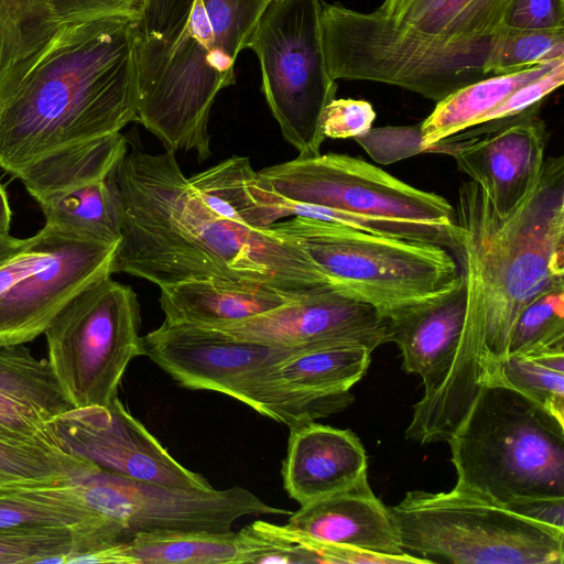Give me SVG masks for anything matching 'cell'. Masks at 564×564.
I'll return each instance as SVG.
<instances>
[{"label": "cell", "instance_id": "6da1fadb", "mask_svg": "<svg viewBox=\"0 0 564 564\" xmlns=\"http://www.w3.org/2000/svg\"><path fill=\"white\" fill-rule=\"evenodd\" d=\"M454 209L464 328L444 380L416 404L426 423L444 431L466 415L485 365L506 355L521 312L541 294L564 288V158H545L531 192L508 215L498 214L473 181L460 184Z\"/></svg>", "mask_w": 564, "mask_h": 564}, {"label": "cell", "instance_id": "7a4b0ae2", "mask_svg": "<svg viewBox=\"0 0 564 564\" xmlns=\"http://www.w3.org/2000/svg\"><path fill=\"white\" fill-rule=\"evenodd\" d=\"M126 137L116 169L124 215L112 274L159 288L204 279L263 283L292 300L324 289L292 241L271 227L253 229L218 216L193 189L173 152L152 154L138 133Z\"/></svg>", "mask_w": 564, "mask_h": 564}, {"label": "cell", "instance_id": "3957f363", "mask_svg": "<svg viewBox=\"0 0 564 564\" xmlns=\"http://www.w3.org/2000/svg\"><path fill=\"white\" fill-rule=\"evenodd\" d=\"M141 15L58 23L0 74V169L14 178L43 160L137 121Z\"/></svg>", "mask_w": 564, "mask_h": 564}, {"label": "cell", "instance_id": "277c9868", "mask_svg": "<svg viewBox=\"0 0 564 564\" xmlns=\"http://www.w3.org/2000/svg\"><path fill=\"white\" fill-rule=\"evenodd\" d=\"M269 0H194L178 36L140 53L137 121L165 151L210 154L208 122L220 90L235 84V63Z\"/></svg>", "mask_w": 564, "mask_h": 564}, {"label": "cell", "instance_id": "5b68a950", "mask_svg": "<svg viewBox=\"0 0 564 564\" xmlns=\"http://www.w3.org/2000/svg\"><path fill=\"white\" fill-rule=\"evenodd\" d=\"M446 442L460 492L503 508L564 498V422L511 388L482 382Z\"/></svg>", "mask_w": 564, "mask_h": 564}, {"label": "cell", "instance_id": "8992f818", "mask_svg": "<svg viewBox=\"0 0 564 564\" xmlns=\"http://www.w3.org/2000/svg\"><path fill=\"white\" fill-rule=\"evenodd\" d=\"M271 228L304 252L326 290L369 304L386 319L441 297L462 279L453 256L437 245L302 216Z\"/></svg>", "mask_w": 564, "mask_h": 564}, {"label": "cell", "instance_id": "52a82bcc", "mask_svg": "<svg viewBox=\"0 0 564 564\" xmlns=\"http://www.w3.org/2000/svg\"><path fill=\"white\" fill-rule=\"evenodd\" d=\"M402 550L427 563L563 564L564 530L456 489L390 507Z\"/></svg>", "mask_w": 564, "mask_h": 564}, {"label": "cell", "instance_id": "ba28073f", "mask_svg": "<svg viewBox=\"0 0 564 564\" xmlns=\"http://www.w3.org/2000/svg\"><path fill=\"white\" fill-rule=\"evenodd\" d=\"M323 0H269L248 39L260 64L262 89L281 133L299 156L321 154V120L335 98L326 65Z\"/></svg>", "mask_w": 564, "mask_h": 564}, {"label": "cell", "instance_id": "9c48e42d", "mask_svg": "<svg viewBox=\"0 0 564 564\" xmlns=\"http://www.w3.org/2000/svg\"><path fill=\"white\" fill-rule=\"evenodd\" d=\"M140 304L131 286L101 279L76 294L44 335L47 361L72 408L108 405L141 356Z\"/></svg>", "mask_w": 564, "mask_h": 564}, {"label": "cell", "instance_id": "30bf717a", "mask_svg": "<svg viewBox=\"0 0 564 564\" xmlns=\"http://www.w3.org/2000/svg\"><path fill=\"white\" fill-rule=\"evenodd\" d=\"M120 242L107 243L45 224L0 264V346L44 334L80 291L111 276Z\"/></svg>", "mask_w": 564, "mask_h": 564}, {"label": "cell", "instance_id": "8fae6325", "mask_svg": "<svg viewBox=\"0 0 564 564\" xmlns=\"http://www.w3.org/2000/svg\"><path fill=\"white\" fill-rule=\"evenodd\" d=\"M258 174L265 187L293 202L437 228L453 236L455 209L443 196L413 187L360 158L297 156Z\"/></svg>", "mask_w": 564, "mask_h": 564}, {"label": "cell", "instance_id": "7c38bea8", "mask_svg": "<svg viewBox=\"0 0 564 564\" xmlns=\"http://www.w3.org/2000/svg\"><path fill=\"white\" fill-rule=\"evenodd\" d=\"M83 502L130 533L228 532L245 516L291 514L242 487L195 489L130 478L97 465L72 479Z\"/></svg>", "mask_w": 564, "mask_h": 564}, {"label": "cell", "instance_id": "4fadbf2b", "mask_svg": "<svg viewBox=\"0 0 564 564\" xmlns=\"http://www.w3.org/2000/svg\"><path fill=\"white\" fill-rule=\"evenodd\" d=\"M127 148L126 134H110L50 156L19 180L37 202L45 224L117 243L124 210L116 169Z\"/></svg>", "mask_w": 564, "mask_h": 564}, {"label": "cell", "instance_id": "5bb4252c", "mask_svg": "<svg viewBox=\"0 0 564 564\" xmlns=\"http://www.w3.org/2000/svg\"><path fill=\"white\" fill-rule=\"evenodd\" d=\"M48 423L66 451L101 469L165 486L214 488L170 455L118 395L108 405L73 408Z\"/></svg>", "mask_w": 564, "mask_h": 564}, {"label": "cell", "instance_id": "9a60e30c", "mask_svg": "<svg viewBox=\"0 0 564 564\" xmlns=\"http://www.w3.org/2000/svg\"><path fill=\"white\" fill-rule=\"evenodd\" d=\"M308 348L267 345L221 329L166 321L141 336V355L178 384L229 395L240 380Z\"/></svg>", "mask_w": 564, "mask_h": 564}, {"label": "cell", "instance_id": "2e32d148", "mask_svg": "<svg viewBox=\"0 0 564 564\" xmlns=\"http://www.w3.org/2000/svg\"><path fill=\"white\" fill-rule=\"evenodd\" d=\"M267 345L314 348L362 345L372 351L387 343V319L371 305L319 290L256 316L209 326Z\"/></svg>", "mask_w": 564, "mask_h": 564}, {"label": "cell", "instance_id": "e0dca14e", "mask_svg": "<svg viewBox=\"0 0 564 564\" xmlns=\"http://www.w3.org/2000/svg\"><path fill=\"white\" fill-rule=\"evenodd\" d=\"M371 352L356 344L303 349L249 373L228 397L286 425L311 395L349 391L365 376Z\"/></svg>", "mask_w": 564, "mask_h": 564}, {"label": "cell", "instance_id": "ac0fdd59", "mask_svg": "<svg viewBox=\"0 0 564 564\" xmlns=\"http://www.w3.org/2000/svg\"><path fill=\"white\" fill-rule=\"evenodd\" d=\"M512 0H384L375 10L436 53L489 63Z\"/></svg>", "mask_w": 564, "mask_h": 564}, {"label": "cell", "instance_id": "d6986e66", "mask_svg": "<svg viewBox=\"0 0 564 564\" xmlns=\"http://www.w3.org/2000/svg\"><path fill=\"white\" fill-rule=\"evenodd\" d=\"M457 141L452 156L459 171L485 191L498 214L508 215L541 173L547 131L543 120L532 115L498 131Z\"/></svg>", "mask_w": 564, "mask_h": 564}, {"label": "cell", "instance_id": "ffe728a7", "mask_svg": "<svg viewBox=\"0 0 564 564\" xmlns=\"http://www.w3.org/2000/svg\"><path fill=\"white\" fill-rule=\"evenodd\" d=\"M283 487L301 506L343 491L367 475L362 443L350 430L308 422L290 427Z\"/></svg>", "mask_w": 564, "mask_h": 564}, {"label": "cell", "instance_id": "44dd1931", "mask_svg": "<svg viewBox=\"0 0 564 564\" xmlns=\"http://www.w3.org/2000/svg\"><path fill=\"white\" fill-rule=\"evenodd\" d=\"M466 295L463 279L441 297L387 318V343L402 356V369L420 376L421 399L431 397L449 370L462 338Z\"/></svg>", "mask_w": 564, "mask_h": 564}, {"label": "cell", "instance_id": "7402d4cb", "mask_svg": "<svg viewBox=\"0 0 564 564\" xmlns=\"http://www.w3.org/2000/svg\"><path fill=\"white\" fill-rule=\"evenodd\" d=\"M285 525L323 542L391 555L406 553L390 508L373 494L367 475L343 491L301 506Z\"/></svg>", "mask_w": 564, "mask_h": 564}, {"label": "cell", "instance_id": "603a6c76", "mask_svg": "<svg viewBox=\"0 0 564 564\" xmlns=\"http://www.w3.org/2000/svg\"><path fill=\"white\" fill-rule=\"evenodd\" d=\"M292 299L263 283L186 280L160 288L164 321L219 326L279 307Z\"/></svg>", "mask_w": 564, "mask_h": 564}, {"label": "cell", "instance_id": "cb8c5ba5", "mask_svg": "<svg viewBox=\"0 0 564 564\" xmlns=\"http://www.w3.org/2000/svg\"><path fill=\"white\" fill-rule=\"evenodd\" d=\"M237 532L159 531L76 556L73 563L238 564Z\"/></svg>", "mask_w": 564, "mask_h": 564}, {"label": "cell", "instance_id": "d4e9b609", "mask_svg": "<svg viewBox=\"0 0 564 564\" xmlns=\"http://www.w3.org/2000/svg\"><path fill=\"white\" fill-rule=\"evenodd\" d=\"M203 203L215 214L253 229H265L283 216L247 156H231L188 177Z\"/></svg>", "mask_w": 564, "mask_h": 564}, {"label": "cell", "instance_id": "484cf974", "mask_svg": "<svg viewBox=\"0 0 564 564\" xmlns=\"http://www.w3.org/2000/svg\"><path fill=\"white\" fill-rule=\"evenodd\" d=\"M132 538L112 520L83 528H4L0 529V564L70 563L78 555Z\"/></svg>", "mask_w": 564, "mask_h": 564}, {"label": "cell", "instance_id": "4316f807", "mask_svg": "<svg viewBox=\"0 0 564 564\" xmlns=\"http://www.w3.org/2000/svg\"><path fill=\"white\" fill-rule=\"evenodd\" d=\"M563 59L561 57L482 78L436 102L434 110L421 122L423 144L427 152L430 145L476 126L516 89L540 77Z\"/></svg>", "mask_w": 564, "mask_h": 564}, {"label": "cell", "instance_id": "83f0119b", "mask_svg": "<svg viewBox=\"0 0 564 564\" xmlns=\"http://www.w3.org/2000/svg\"><path fill=\"white\" fill-rule=\"evenodd\" d=\"M70 481L0 490V529L83 528L110 521L88 508Z\"/></svg>", "mask_w": 564, "mask_h": 564}, {"label": "cell", "instance_id": "f1b7e54d", "mask_svg": "<svg viewBox=\"0 0 564 564\" xmlns=\"http://www.w3.org/2000/svg\"><path fill=\"white\" fill-rule=\"evenodd\" d=\"M482 382L511 388L564 422V348L505 355L485 365Z\"/></svg>", "mask_w": 564, "mask_h": 564}, {"label": "cell", "instance_id": "f546056e", "mask_svg": "<svg viewBox=\"0 0 564 564\" xmlns=\"http://www.w3.org/2000/svg\"><path fill=\"white\" fill-rule=\"evenodd\" d=\"M0 392L51 417L73 409L47 359L34 357L25 345L0 346Z\"/></svg>", "mask_w": 564, "mask_h": 564}, {"label": "cell", "instance_id": "4dcf8cb0", "mask_svg": "<svg viewBox=\"0 0 564 564\" xmlns=\"http://www.w3.org/2000/svg\"><path fill=\"white\" fill-rule=\"evenodd\" d=\"M57 25L46 0H0V74L39 50Z\"/></svg>", "mask_w": 564, "mask_h": 564}, {"label": "cell", "instance_id": "1f68e13d", "mask_svg": "<svg viewBox=\"0 0 564 564\" xmlns=\"http://www.w3.org/2000/svg\"><path fill=\"white\" fill-rule=\"evenodd\" d=\"M564 57V28L514 29L503 26L492 50L488 72L492 75L517 72Z\"/></svg>", "mask_w": 564, "mask_h": 564}, {"label": "cell", "instance_id": "d6a6232c", "mask_svg": "<svg viewBox=\"0 0 564 564\" xmlns=\"http://www.w3.org/2000/svg\"><path fill=\"white\" fill-rule=\"evenodd\" d=\"M564 348V288L532 301L512 326L506 355Z\"/></svg>", "mask_w": 564, "mask_h": 564}, {"label": "cell", "instance_id": "836d02e7", "mask_svg": "<svg viewBox=\"0 0 564 564\" xmlns=\"http://www.w3.org/2000/svg\"><path fill=\"white\" fill-rule=\"evenodd\" d=\"M563 82L564 59L540 77L516 89L495 109L484 116L476 126L451 138L463 140L481 137L511 126L529 116L538 115L541 105L563 85Z\"/></svg>", "mask_w": 564, "mask_h": 564}, {"label": "cell", "instance_id": "e575fe53", "mask_svg": "<svg viewBox=\"0 0 564 564\" xmlns=\"http://www.w3.org/2000/svg\"><path fill=\"white\" fill-rule=\"evenodd\" d=\"M237 538L238 564H305L301 550L283 525L256 521L238 531Z\"/></svg>", "mask_w": 564, "mask_h": 564}, {"label": "cell", "instance_id": "d590c367", "mask_svg": "<svg viewBox=\"0 0 564 564\" xmlns=\"http://www.w3.org/2000/svg\"><path fill=\"white\" fill-rule=\"evenodd\" d=\"M50 419L34 405L0 392V437L63 447L48 423Z\"/></svg>", "mask_w": 564, "mask_h": 564}, {"label": "cell", "instance_id": "8d00e7d4", "mask_svg": "<svg viewBox=\"0 0 564 564\" xmlns=\"http://www.w3.org/2000/svg\"><path fill=\"white\" fill-rule=\"evenodd\" d=\"M194 0H147L140 53L171 44L182 31Z\"/></svg>", "mask_w": 564, "mask_h": 564}, {"label": "cell", "instance_id": "74e56055", "mask_svg": "<svg viewBox=\"0 0 564 564\" xmlns=\"http://www.w3.org/2000/svg\"><path fill=\"white\" fill-rule=\"evenodd\" d=\"M375 119L369 101L334 98L323 111L321 127L325 139H356L372 128Z\"/></svg>", "mask_w": 564, "mask_h": 564}, {"label": "cell", "instance_id": "f35d334b", "mask_svg": "<svg viewBox=\"0 0 564 564\" xmlns=\"http://www.w3.org/2000/svg\"><path fill=\"white\" fill-rule=\"evenodd\" d=\"M505 25L533 30L564 28V0H512Z\"/></svg>", "mask_w": 564, "mask_h": 564}, {"label": "cell", "instance_id": "ab89813d", "mask_svg": "<svg viewBox=\"0 0 564 564\" xmlns=\"http://www.w3.org/2000/svg\"><path fill=\"white\" fill-rule=\"evenodd\" d=\"M57 23L115 13L142 17L147 0H46Z\"/></svg>", "mask_w": 564, "mask_h": 564}, {"label": "cell", "instance_id": "60d3db41", "mask_svg": "<svg viewBox=\"0 0 564 564\" xmlns=\"http://www.w3.org/2000/svg\"><path fill=\"white\" fill-rule=\"evenodd\" d=\"M505 508L535 522L564 530V498H522Z\"/></svg>", "mask_w": 564, "mask_h": 564}, {"label": "cell", "instance_id": "b9f144b4", "mask_svg": "<svg viewBox=\"0 0 564 564\" xmlns=\"http://www.w3.org/2000/svg\"><path fill=\"white\" fill-rule=\"evenodd\" d=\"M25 243L26 239L0 234V264L18 253Z\"/></svg>", "mask_w": 564, "mask_h": 564}, {"label": "cell", "instance_id": "7bdbcfd3", "mask_svg": "<svg viewBox=\"0 0 564 564\" xmlns=\"http://www.w3.org/2000/svg\"><path fill=\"white\" fill-rule=\"evenodd\" d=\"M11 208L8 194L0 182V234L9 235L11 227Z\"/></svg>", "mask_w": 564, "mask_h": 564}, {"label": "cell", "instance_id": "ee69618b", "mask_svg": "<svg viewBox=\"0 0 564 564\" xmlns=\"http://www.w3.org/2000/svg\"><path fill=\"white\" fill-rule=\"evenodd\" d=\"M12 487H21V486L12 484L0 476V490L6 489V488H12Z\"/></svg>", "mask_w": 564, "mask_h": 564}]
</instances>
